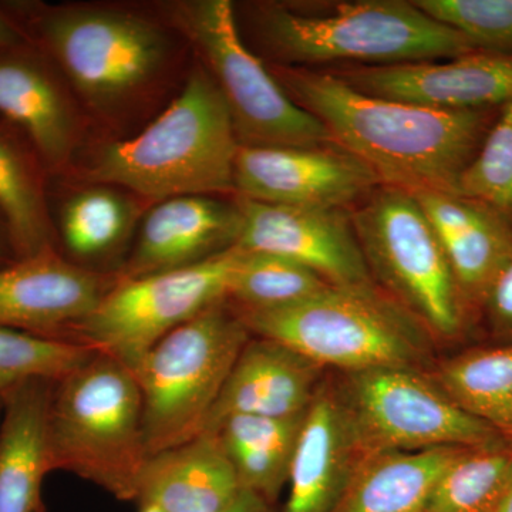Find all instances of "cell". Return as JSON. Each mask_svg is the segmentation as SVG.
<instances>
[{
    "label": "cell",
    "instance_id": "1",
    "mask_svg": "<svg viewBox=\"0 0 512 512\" xmlns=\"http://www.w3.org/2000/svg\"><path fill=\"white\" fill-rule=\"evenodd\" d=\"M3 6L56 64L100 140L143 130L181 92L194 64L187 37L161 3L8 0Z\"/></svg>",
    "mask_w": 512,
    "mask_h": 512
},
{
    "label": "cell",
    "instance_id": "2",
    "mask_svg": "<svg viewBox=\"0 0 512 512\" xmlns=\"http://www.w3.org/2000/svg\"><path fill=\"white\" fill-rule=\"evenodd\" d=\"M268 67L285 93L328 128L335 146L369 165L380 183L409 191L456 192L501 109H430L367 96L330 72Z\"/></svg>",
    "mask_w": 512,
    "mask_h": 512
},
{
    "label": "cell",
    "instance_id": "3",
    "mask_svg": "<svg viewBox=\"0 0 512 512\" xmlns=\"http://www.w3.org/2000/svg\"><path fill=\"white\" fill-rule=\"evenodd\" d=\"M239 147L227 104L194 56L183 89L156 119L131 137L93 138L60 178L116 185L150 205L184 195L234 198Z\"/></svg>",
    "mask_w": 512,
    "mask_h": 512
},
{
    "label": "cell",
    "instance_id": "4",
    "mask_svg": "<svg viewBox=\"0 0 512 512\" xmlns=\"http://www.w3.org/2000/svg\"><path fill=\"white\" fill-rule=\"evenodd\" d=\"M244 25L271 64L356 66L447 60L477 52L466 36L403 0L256 2Z\"/></svg>",
    "mask_w": 512,
    "mask_h": 512
},
{
    "label": "cell",
    "instance_id": "5",
    "mask_svg": "<svg viewBox=\"0 0 512 512\" xmlns=\"http://www.w3.org/2000/svg\"><path fill=\"white\" fill-rule=\"evenodd\" d=\"M238 313L252 335L276 340L326 370H424L433 360L429 330L376 284L329 285L285 308Z\"/></svg>",
    "mask_w": 512,
    "mask_h": 512
},
{
    "label": "cell",
    "instance_id": "6",
    "mask_svg": "<svg viewBox=\"0 0 512 512\" xmlns=\"http://www.w3.org/2000/svg\"><path fill=\"white\" fill-rule=\"evenodd\" d=\"M52 471H69L121 501L136 503L148 453L134 373L96 352L53 382L47 410Z\"/></svg>",
    "mask_w": 512,
    "mask_h": 512
},
{
    "label": "cell",
    "instance_id": "7",
    "mask_svg": "<svg viewBox=\"0 0 512 512\" xmlns=\"http://www.w3.org/2000/svg\"><path fill=\"white\" fill-rule=\"evenodd\" d=\"M373 281L439 342L474 330L440 239L413 192L380 184L350 211Z\"/></svg>",
    "mask_w": 512,
    "mask_h": 512
},
{
    "label": "cell",
    "instance_id": "8",
    "mask_svg": "<svg viewBox=\"0 0 512 512\" xmlns=\"http://www.w3.org/2000/svg\"><path fill=\"white\" fill-rule=\"evenodd\" d=\"M251 338L239 313L222 301L173 330L130 369L143 400L148 457L200 436Z\"/></svg>",
    "mask_w": 512,
    "mask_h": 512
},
{
    "label": "cell",
    "instance_id": "9",
    "mask_svg": "<svg viewBox=\"0 0 512 512\" xmlns=\"http://www.w3.org/2000/svg\"><path fill=\"white\" fill-rule=\"evenodd\" d=\"M183 32L195 59L227 104L241 147H318L333 144L328 128L299 107L249 49L231 0L161 3Z\"/></svg>",
    "mask_w": 512,
    "mask_h": 512
},
{
    "label": "cell",
    "instance_id": "10",
    "mask_svg": "<svg viewBox=\"0 0 512 512\" xmlns=\"http://www.w3.org/2000/svg\"><path fill=\"white\" fill-rule=\"evenodd\" d=\"M333 384L365 456L508 443L490 424L461 409L424 370L383 367L340 373Z\"/></svg>",
    "mask_w": 512,
    "mask_h": 512
},
{
    "label": "cell",
    "instance_id": "11",
    "mask_svg": "<svg viewBox=\"0 0 512 512\" xmlns=\"http://www.w3.org/2000/svg\"><path fill=\"white\" fill-rule=\"evenodd\" d=\"M238 254L234 247L190 268L119 279L64 340L114 357L133 369L173 330L227 301Z\"/></svg>",
    "mask_w": 512,
    "mask_h": 512
},
{
    "label": "cell",
    "instance_id": "12",
    "mask_svg": "<svg viewBox=\"0 0 512 512\" xmlns=\"http://www.w3.org/2000/svg\"><path fill=\"white\" fill-rule=\"evenodd\" d=\"M0 119L28 138L50 178L69 174L94 138L62 73L29 40L0 47Z\"/></svg>",
    "mask_w": 512,
    "mask_h": 512
},
{
    "label": "cell",
    "instance_id": "13",
    "mask_svg": "<svg viewBox=\"0 0 512 512\" xmlns=\"http://www.w3.org/2000/svg\"><path fill=\"white\" fill-rule=\"evenodd\" d=\"M380 184L369 165L335 144L239 147L235 160V197L265 204L346 210Z\"/></svg>",
    "mask_w": 512,
    "mask_h": 512
},
{
    "label": "cell",
    "instance_id": "14",
    "mask_svg": "<svg viewBox=\"0 0 512 512\" xmlns=\"http://www.w3.org/2000/svg\"><path fill=\"white\" fill-rule=\"evenodd\" d=\"M242 227L235 247L305 265L330 285H373L345 208L291 207L235 197Z\"/></svg>",
    "mask_w": 512,
    "mask_h": 512
},
{
    "label": "cell",
    "instance_id": "15",
    "mask_svg": "<svg viewBox=\"0 0 512 512\" xmlns=\"http://www.w3.org/2000/svg\"><path fill=\"white\" fill-rule=\"evenodd\" d=\"M333 74L367 96L430 109H495L512 101V55L484 50L441 62L349 66Z\"/></svg>",
    "mask_w": 512,
    "mask_h": 512
},
{
    "label": "cell",
    "instance_id": "16",
    "mask_svg": "<svg viewBox=\"0 0 512 512\" xmlns=\"http://www.w3.org/2000/svg\"><path fill=\"white\" fill-rule=\"evenodd\" d=\"M119 281L69 261L57 248L0 268V328L62 339Z\"/></svg>",
    "mask_w": 512,
    "mask_h": 512
},
{
    "label": "cell",
    "instance_id": "17",
    "mask_svg": "<svg viewBox=\"0 0 512 512\" xmlns=\"http://www.w3.org/2000/svg\"><path fill=\"white\" fill-rule=\"evenodd\" d=\"M242 214L235 197L184 195L150 205L121 265L119 279L177 271L237 245Z\"/></svg>",
    "mask_w": 512,
    "mask_h": 512
},
{
    "label": "cell",
    "instance_id": "18",
    "mask_svg": "<svg viewBox=\"0 0 512 512\" xmlns=\"http://www.w3.org/2000/svg\"><path fill=\"white\" fill-rule=\"evenodd\" d=\"M50 214L56 247L69 261L93 271L123 265L150 204L133 192L103 183L50 178Z\"/></svg>",
    "mask_w": 512,
    "mask_h": 512
},
{
    "label": "cell",
    "instance_id": "19",
    "mask_svg": "<svg viewBox=\"0 0 512 512\" xmlns=\"http://www.w3.org/2000/svg\"><path fill=\"white\" fill-rule=\"evenodd\" d=\"M363 457L335 384L326 377L303 421L284 512H333Z\"/></svg>",
    "mask_w": 512,
    "mask_h": 512
},
{
    "label": "cell",
    "instance_id": "20",
    "mask_svg": "<svg viewBox=\"0 0 512 512\" xmlns=\"http://www.w3.org/2000/svg\"><path fill=\"white\" fill-rule=\"evenodd\" d=\"M326 377L325 367L301 353L252 335L229 373L205 430L232 414L292 417L306 413Z\"/></svg>",
    "mask_w": 512,
    "mask_h": 512
},
{
    "label": "cell",
    "instance_id": "21",
    "mask_svg": "<svg viewBox=\"0 0 512 512\" xmlns=\"http://www.w3.org/2000/svg\"><path fill=\"white\" fill-rule=\"evenodd\" d=\"M412 192L440 239L477 329L488 286L512 258V227L490 208L456 192Z\"/></svg>",
    "mask_w": 512,
    "mask_h": 512
},
{
    "label": "cell",
    "instance_id": "22",
    "mask_svg": "<svg viewBox=\"0 0 512 512\" xmlns=\"http://www.w3.org/2000/svg\"><path fill=\"white\" fill-rule=\"evenodd\" d=\"M241 493L237 474L211 433L147 458L138 481V507L163 512H220Z\"/></svg>",
    "mask_w": 512,
    "mask_h": 512
},
{
    "label": "cell",
    "instance_id": "23",
    "mask_svg": "<svg viewBox=\"0 0 512 512\" xmlns=\"http://www.w3.org/2000/svg\"><path fill=\"white\" fill-rule=\"evenodd\" d=\"M53 382L28 380L0 394V512H45L42 485L52 473L47 410Z\"/></svg>",
    "mask_w": 512,
    "mask_h": 512
},
{
    "label": "cell",
    "instance_id": "24",
    "mask_svg": "<svg viewBox=\"0 0 512 512\" xmlns=\"http://www.w3.org/2000/svg\"><path fill=\"white\" fill-rule=\"evenodd\" d=\"M467 448L367 454L333 512H423L441 474Z\"/></svg>",
    "mask_w": 512,
    "mask_h": 512
},
{
    "label": "cell",
    "instance_id": "25",
    "mask_svg": "<svg viewBox=\"0 0 512 512\" xmlns=\"http://www.w3.org/2000/svg\"><path fill=\"white\" fill-rule=\"evenodd\" d=\"M49 187L50 174L28 138L0 119V212L18 259L57 248Z\"/></svg>",
    "mask_w": 512,
    "mask_h": 512
},
{
    "label": "cell",
    "instance_id": "26",
    "mask_svg": "<svg viewBox=\"0 0 512 512\" xmlns=\"http://www.w3.org/2000/svg\"><path fill=\"white\" fill-rule=\"evenodd\" d=\"M306 413L292 417L232 414L204 433L220 441L241 490L274 505L288 485L289 471Z\"/></svg>",
    "mask_w": 512,
    "mask_h": 512
},
{
    "label": "cell",
    "instance_id": "27",
    "mask_svg": "<svg viewBox=\"0 0 512 512\" xmlns=\"http://www.w3.org/2000/svg\"><path fill=\"white\" fill-rule=\"evenodd\" d=\"M429 375L461 409L512 444V342L464 350Z\"/></svg>",
    "mask_w": 512,
    "mask_h": 512
},
{
    "label": "cell",
    "instance_id": "28",
    "mask_svg": "<svg viewBox=\"0 0 512 512\" xmlns=\"http://www.w3.org/2000/svg\"><path fill=\"white\" fill-rule=\"evenodd\" d=\"M229 279L227 302L237 312L285 308L311 298L330 284L292 259L239 249Z\"/></svg>",
    "mask_w": 512,
    "mask_h": 512
},
{
    "label": "cell",
    "instance_id": "29",
    "mask_svg": "<svg viewBox=\"0 0 512 512\" xmlns=\"http://www.w3.org/2000/svg\"><path fill=\"white\" fill-rule=\"evenodd\" d=\"M512 470V444L467 448L441 474L423 512H490Z\"/></svg>",
    "mask_w": 512,
    "mask_h": 512
},
{
    "label": "cell",
    "instance_id": "30",
    "mask_svg": "<svg viewBox=\"0 0 512 512\" xmlns=\"http://www.w3.org/2000/svg\"><path fill=\"white\" fill-rule=\"evenodd\" d=\"M94 353L96 350L70 340L0 328V394L28 380L57 382Z\"/></svg>",
    "mask_w": 512,
    "mask_h": 512
},
{
    "label": "cell",
    "instance_id": "31",
    "mask_svg": "<svg viewBox=\"0 0 512 512\" xmlns=\"http://www.w3.org/2000/svg\"><path fill=\"white\" fill-rule=\"evenodd\" d=\"M456 194L480 202L512 227V101L501 106Z\"/></svg>",
    "mask_w": 512,
    "mask_h": 512
},
{
    "label": "cell",
    "instance_id": "32",
    "mask_svg": "<svg viewBox=\"0 0 512 512\" xmlns=\"http://www.w3.org/2000/svg\"><path fill=\"white\" fill-rule=\"evenodd\" d=\"M484 52L512 55V0H413Z\"/></svg>",
    "mask_w": 512,
    "mask_h": 512
},
{
    "label": "cell",
    "instance_id": "33",
    "mask_svg": "<svg viewBox=\"0 0 512 512\" xmlns=\"http://www.w3.org/2000/svg\"><path fill=\"white\" fill-rule=\"evenodd\" d=\"M477 329H483L488 345L512 342V258L488 286L478 313Z\"/></svg>",
    "mask_w": 512,
    "mask_h": 512
},
{
    "label": "cell",
    "instance_id": "34",
    "mask_svg": "<svg viewBox=\"0 0 512 512\" xmlns=\"http://www.w3.org/2000/svg\"><path fill=\"white\" fill-rule=\"evenodd\" d=\"M220 512H275V510L274 505L269 504L259 495L241 490L237 498Z\"/></svg>",
    "mask_w": 512,
    "mask_h": 512
},
{
    "label": "cell",
    "instance_id": "35",
    "mask_svg": "<svg viewBox=\"0 0 512 512\" xmlns=\"http://www.w3.org/2000/svg\"><path fill=\"white\" fill-rule=\"evenodd\" d=\"M26 40L18 23L9 15L3 2H0V47L19 45Z\"/></svg>",
    "mask_w": 512,
    "mask_h": 512
},
{
    "label": "cell",
    "instance_id": "36",
    "mask_svg": "<svg viewBox=\"0 0 512 512\" xmlns=\"http://www.w3.org/2000/svg\"><path fill=\"white\" fill-rule=\"evenodd\" d=\"M15 247H13L12 235H10L8 222L0 212V268L16 261Z\"/></svg>",
    "mask_w": 512,
    "mask_h": 512
},
{
    "label": "cell",
    "instance_id": "37",
    "mask_svg": "<svg viewBox=\"0 0 512 512\" xmlns=\"http://www.w3.org/2000/svg\"><path fill=\"white\" fill-rule=\"evenodd\" d=\"M490 512H512V470L503 493H501L500 498H498Z\"/></svg>",
    "mask_w": 512,
    "mask_h": 512
},
{
    "label": "cell",
    "instance_id": "38",
    "mask_svg": "<svg viewBox=\"0 0 512 512\" xmlns=\"http://www.w3.org/2000/svg\"><path fill=\"white\" fill-rule=\"evenodd\" d=\"M140 508V511L138 512H163L161 510H158L157 507H153V505H143V507Z\"/></svg>",
    "mask_w": 512,
    "mask_h": 512
},
{
    "label": "cell",
    "instance_id": "39",
    "mask_svg": "<svg viewBox=\"0 0 512 512\" xmlns=\"http://www.w3.org/2000/svg\"><path fill=\"white\" fill-rule=\"evenodd\" d=\"M0 407H2V402H0Z\"/></svg>",
    "mask_w": 512,
    "mask_h": 512
},
{
    "label": "cell",
    "instance_id": "40",
    "mask_svg": "<svg viewBox=\"0 0 512 512\" xmlns=\"http://www.w3.org/2000/svg\"><path fill=\"white\" fill-rule=\"evenodd\" d=\"M0 412H2V407H0Z\"/></svg>",
    "mask_w": 512,
    "mask_h": 512
}]
</instances>
